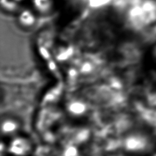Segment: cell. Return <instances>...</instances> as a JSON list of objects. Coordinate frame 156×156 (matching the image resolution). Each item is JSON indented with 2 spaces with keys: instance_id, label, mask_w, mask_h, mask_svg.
<instances>
[{
  "instance_id": "6da1fadb",
  "label": "cell",
  "mask_w": 156,
  "mask_h": 156,
  "mask_svg": "<svg viewBox=\"0 0 156 156\" xmlns=\"http://www.w3.org/2000/svg\"><path fill=\"white\" fill-rule=\"evenodd\" d=\"M152 57L156 65V42L152 45Z\"/></svg>"
}]
</instances>
